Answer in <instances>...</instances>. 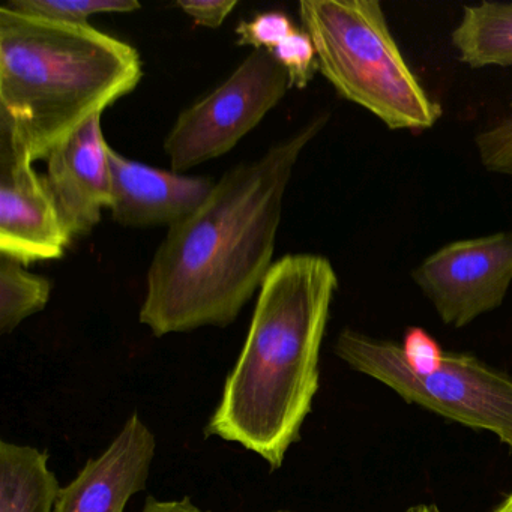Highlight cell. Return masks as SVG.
Returning <instances> with one entry per match:
<instances>
[{
	"mask_svg": "<svg viewBox=\"0 0 512 512\" xmlns=\"http://www.w3.org/2000/svg\"><path fill=\"white\" fill-rule=\"evenodd\" d=\"M328 119L316 116L256 160L227 170L196 211L169 227L140 308V323L155 337L226 328L259 292L275 263L293 170Z\"/></svg>",
	"mask_w": 512,
	"mask_h": 512,
	"instance_id": "6da1fadb",
	"label": "cell"
},
{
	"mask_svg": "<svg viewBox=\"0 0 512 512\" xmlns=\"http://www.w3.org/2000/svg\"><path fill=\"white\" fill-rule=\"evenodd\" d=\"M337 289L334 266L319 254H287L272 265L206 436L239 443L280 469L319 391L320 347Z\"/></svg>",
	"mask_w": 512,
	"mask_h": 512,
	"instance_id": "7a4b0ae2",
	"label": "cell"
},
{
	"mask_svg": "<svg viewBox=\"0 0 512 512\" xmlns=\"http://www.w3.org/2000/svg\"><path fill=\"white\" fill-rule=\"evenodd\" d=\"M131 44L91 25L0 8V137L44 161L139 86Z\"/></svg>",
	"mask_w": 512,
	"mask_h": 512,
	"instance_id": "3957f363",
	"label": "cell"
},
{
	"mask_svg": "<svg viewBox=\"0 0 512 512\" xmlns=\"http://www.w3.org/2000/svg\"><path fill=\"white\" fill-rule=\"evenodd\" d=\"M302 29L316 49L319 71L350 103L389 130H427L442 107L422 88L377 0H302Z\"/></svg>",
	"mask_w": 512,
	"mask_h": 512,
	"instance_id": "277c9868",
	"label": "cell"
},
{
	"mask_svg": "<svg viewBox=\"0 0 512 512\" xmlns=\"http://www.w3.org/2000/svg\"><path fill=\"white\" fill-rule=\"evenodd\" d=\"M335 353L352 370L391 388L407 403L476 430H485L512 446V379L475 356L445 353L425 370L404 359L400 344L344 329Z\"/></svg>",
	"mask_w": 512,
	"mask_h": 512,
	"instance_id": "5b68a950",
	"label": "cell"
},
{
	"mask_svg": "<svg viewBox=\"0 0 512 512\" xmlns=\"http://www.w3.org/2000/svg\"><path fill=\"white\" fill-rule=\"evenodd\" d=\"M289 77L266 50H253L220 86L185 109L164 151L173 172L217 160L250 134L289 91Z\"/></svg>",
	"mask_w": 512,
	"mask_h": 512,
	"instance_id": "8992f818",
	"label": "cell"
},
{
	"mask_svg": "<svg viewBox=\"0 0 512 512\" xmlns=\"http://www.w3.org/2000/svg\"><path fill=\"white\" fill-rule=\"evenodd\" d=\"M446 325L461 328L502 305L512 283V232L451 242L413 271Z\"/></svg>",
	"mask_w": 512,
	"mask_h": 512,
	"instance_id": "52a82bcc",
	"label": "cell"
},
{
	"mask_svg": "<svg viewBox=\"0 0 512 512\" xmlns=\"http://www.w3.org/2000/svg\"><path fill=\"white\" fill-rule=\"evenodd\" d=\"M25 149L0 137V254L28 266L61 259L73 238Z\"/></svg>",
	"mask_w": 512,
	"mask_h": 512,
	"instance_id": "ba28073f",
	"label": "cell"
},
{
	"mask_svg": "<svg viewBox=\"0 0 512 512\" xmlns=\"http://www.w3.org/2000/svg\"><path fill=\"white\" fill-rule=\"evenodd\" d=\"M109 149L95 116L44 160V185L73 241L91 233L112 205Z\"/></svg>",
	"mask_w": 512,
	"mask_h": 512,
	"instance_id": "9c48e42d",
	"label": "cell"
},
{
	"mask_svg": "<svg viewBox=\"0 0 512 512\" xmlns=\"http://www.w3.org/2000/svg\"><path fill=\"white\" fill-rule=\"evenodd\" d=\"M155 454L157 437L133 413L109 448L61 488L55 512H124L131 497L145 490Z\"/></svg>",
	"mask_w": 512,
	"mask_h": 512,
	"instance_id": "30bf717a",
	"label": "cell"
},
{
	"mask_svg": "<svg viewBox=\"0 0 512 512\" xmlns=\"http://www.w3.org/2000/svg\"><path fill=\"white\" fill-rule=\"evenodd\" d=\"M113 220L125 227L175 226L196 211L215 182L130 160L109 149Z\"/></svg>",
	"mask_w": 512,
	"mask_h": 512,
	"instance_id": "8fae6325",
	"label": "cell"
},
{
	"mask_svg": "<svg viewBox=\"0 0 512 512\" xmlns=\"http://www.w3.org/2000/svg\"><path fill=\"white\" fill-rule=\"evenodd\" d=\"M59 493L47 452L0 442V512H55Z\"/></svg>",
	"mask_w": 512,
	"mask_h": 512,
	"instance_id": "7c38bea8",
	"label": "cell"
},
{
	"mask_svg": "<svg viewBox=\"0 0 512 512\" xmlns=\"http://www.w3.org/2000/svg\"><path fill=\"white\" fill-rule=\"evenodd\" d=\"M451 43L470 68L512 67V4L482 2L464 8Z\"/></svg>",
	"mask_w": 512,
	"mask_h": 512,
	"instance_id": "4fadbf2b",
	"label": "cell"
},
{
	"mask_svg": "<svg viewBox=\"0 0 512 512\" xmlns=\"http://www.w3.org/2000/svg\"><path fill=\"white\" fill-rule=\"evenodd\" d=\"M50 296V280L32 274L19 260L0 254V334H11L20 323L41 313Z\"/></svg>",
	"mask_w": 512,
	"mask_h": 512,
	"instance_id": "5bb4252c",
	"label": "cell"
},
{
	"mask_svg": "<svg viewBox=\"0 0 512 512\" xmlns=\"http://www.w3.org/2000/svg\"><path fill=\"white\" fill-rule=\"evenodd\" d=\"M4 7L71 25H88L100 14H130L142 10L136 0H7Z\"/></svg>",
	"mask_w": 512,
	"mask_h": 512,
	"instance_id": "9a60e30c",
	"label": "cell"
},
{
	"mask_svg": "<svg viewBox=\"0 0 512 512\" xmlns=\"http://www.w3.org/2000/svg\"><path fill=\"white\" fill-rule=\"evenodd\" d=\"M269 53L286 71L290 88H307L316 71H319L313 41L302 28Z\"/></svg>",
	"mask_w": 512,
	"mask_h": 512,
	"instance_id": "2e32d148",
	"label": "cell"
},
{
	"mask_svg": "<svg viewBox=\"0 0 512 512\" xmlns=\"http://www.w3.org/2000/svg\"><path fill=\"white\" fill-rule=\"evenodd\" d=\"M298 29L283 11H266L251 20H242L235 32L239 46L271 52Z\"/></svg>",
	"mask_w": 512,
	"mask_h": 512,
	"instance_id": "e0dca14e",
	"label": "cell"
},
{
	"mask_svg": "<svg viewBox=\"0 0 512 512\" xmlns=\"http://www.w3.org/2000/svg\"><path fill=\"white\" fill-rule=\"evenodd\" d=\"M508 116L476 136L479 160L490 172L512 176V100Z\"/></svg>",
	"mask_w": 512,
	"mask_h": 512,
	"instance_id": "ac0fdd59",
	"label": "cell"
},
{
	"mask_svg": "<svg viewBox=\"0 0 512 512\" xmlns=\"http://www.w3.org/2000/svg\"><path fill=\"white\" fill-rule=\"evenodd\" d=\"M176 7L196 25L217 29L238 7V0H179Z\"/></svg>",
	"mask_w": 512,
	"mask_h": 512,
	"instance_id": "d6986e66",
	"label": "cell"
},
{
	"mask_svg": "<svg viewBox=\"0 0 512 512\" xmlns=\"http://www.w3.org/2000/svg\"><path fill=\"white\" fill-rule=\"evenodd\" d=\"M401 350L407 364L415 370L431 367L443 355L437 341L421 328H410L406 332Z\"/></svg>",
	"mask_w": 512,
	"mask_h": 512,
	"instance_id": "ffe728a7",
	"label": "cell"
},
{
	"mask_svg": "<svg viewBox=\"0 0 512 512\" xmlns=\"http://www.w3.org/2000/svg\"><path fill=\"white\" fill-rule=\"evenodd\" d=\"M142 512H206L194 505L188 497L181 500H158L148 497Z\"/></svg>",
	"mask_w": 512,
	"mask_h": 512,
	"instance_id": "44dd1931",
	"label": "cell"
},
{
	"mask_svg": "<svg viewBox=\"0 0 512 512\" xmlns=\"http://www.w3.org/2000/svg\"><path fill=\"white\" fill-rule=\"evenodd\" d=\"M406 512H442L440 509H437L436 506L433 505H415L412 508L407 509Z\"/></svg>",
	"mask_w": 512,
	"mask_h": 512,
	"instance_id": "7402d4cb",
	"label": "cell"
},
{
	"mask_svg": "<svg viewBox=\"0 0 512 512\" xmlns=\"http://www.w3.org/2000/svg\"><path fill=\"white\" fill-rule=\"evenodd\" d=\"M493 512H512V493Z\"/></svg>",
	"mask_w": 512,
	"mask_h": 512,
	"instance_id": "603a6c76",
	"label": "cell"
}]
</instances>
